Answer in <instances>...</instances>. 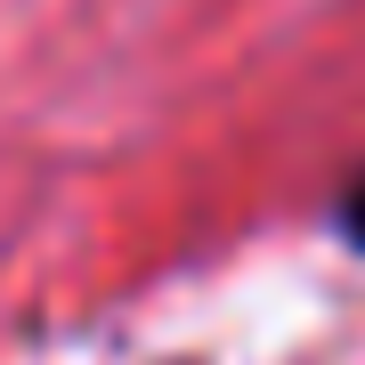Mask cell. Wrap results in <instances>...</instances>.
<instances>
[{"label":"cell","mask_w":365,"mask_h":365,"mask_svg":"<svg viewBox=\"0 0 365 365\" xmlns=\"http://www.w3.org/2000/svg\"><path fill=\"white\" fill-rule=\"evenodd\" d=\"M341 235H349V244L365 252V170H357L349 187H341Z\"/></svg>","instance_id":"1"}]
</instances>
